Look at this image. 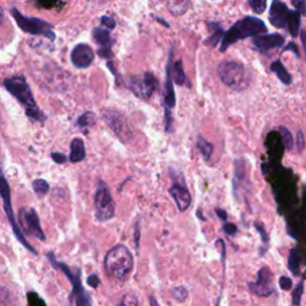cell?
<instances>
[{
  "instance_id": "obj_1",
  "label": "cell",
  "mask_w": 306,
  "mask_h": 306,
  "mask_svg": "<svg viewBox=\"0 0 306 306\" xmlns=\"http://www.w3.org/2000/svg\"><path fill=\"white\" fill-rule=\"evenodd\" d=\"M266 31L267 25L262 19L254 17V16H247V17L236 22L226 33H224L221 46H220V52H225L230 46L237 43L238 41L248 37L260 36Z\"/></svg>"
},
{
  "instance_id": "obj_2",
  "label": "cell",
  "mask_w": 306,
  "mask_h": 306,
  "mask_svg": "<svg viewBox=\"0 0 306 306\" xmlns=\"http://www.w3.org/2000/svg\"><path fill=\"white\" fill-rule=\"evenodd\" d=\"M4 85L10 94L14 95L16 100L21 102L25 107L28 117L34 121H44L46 116L38 109L36 101H35L30 86L23 75H14L4 81Z\"/></svg>"
},
{
  "instance_id": "obj_3",
  "label": "cell",
  "mask_w": 306,
  "mask_h": 306,
  "mask_svg": "<svg viewBox=\"0 0 306 306\" xmlns=\"http://www.w3.org/2000/svg\"><path fill=\"white\" fill-rule=\"evenodd\" d=\"M133 255L129 249L122 244L110 249L104 257L105 273L120 281H123L129 276L133 270Z\"/></svg>"
},
{
  "instance_id": "obj_4",
  "label": "cell",
  "mask_w": 306,
  "mask_h": 306,
  "mask_svg": "<svg viewBox=\"0 0 306 306\" xmlns=\"http://www.w3.org/2000/svg\"><path fill=\"white\" fill-rule=\"evenodd\" d=\"M48 260L50 261L52 266L56 269H60L65 274L67 279L71 281L72 291L69 294V306H92V298L89 294L82 283V274L79 269H71L66 263L59 262L55 260L54 255L49 253L47 255Z\"/></svg>"
},
{
  "instance_id": "obj_5",
  "label": "cell",
  "mask_w": 306,
  "mask_h": 306,
  "mask_svg": "<svg viewBox=\"0 0 306 306\" xmlns=\"http://www.w3.org/2000/svg\"><path fill=\"white\" fill-rule=\"evenodd\" d=\"M218 74L222 84L234 91H244L250 85L248 69L238 61H222L218 67Z\"/></svg>"
},
{
  "instance_id": "obj_6",
  "label": "cell",
  "mask_w": 306,
  "mask_h": 306,
  "mask_svg": "<svg viewBox=\"0 0 306 306\" xmlns=\"http://www.w3.org/2000/svg\"><path fill=\"white\" fill-rule=\"evenodd\" d=\"M300 14L296 10L292 11L282 2L272 3L269 10V21L275 28H287L292 37H296L300 33Z\"/></svg>"
},
{
  "instance_id": "obj_7",
  "label": "cell",
  "mask_w": 306,
  "mask_h": 306,
  "mask_svg": "<svg viewBox=\"0 0 306 306\" xmlns=\"http://www.w3.org/2000/svg\"><path fill=\"white\" fill-rule=\"evenodd\" d=\"M11 14L14 16L16 23L24 33L31 35H40L49 38L50 41L55 40V33L53 31V25L41 18L36 17H27L18 11L17 9H12Z\"/></svg>"
},
{
  "instance_id": "obj_8",
  "label": "cell",
  "mask_w": 306,
  "mask_h": 306,
  "mask_svg": "<svg viewBox=\"0 0 306 306\" xmlns=\"http://www.w3.org/2000/svg\"><path fill=\"white\" fill-rule=\"evenodd\" d=\"M0 196L3 197V200H4V209L6 215H8L9 222L12 226V230H14L16 237L19 242H21L22 244L24 245L25 248L28 249L30 253H33L34 255L37 254V251L35 250V249L31 247L30 244L28 243V241L25 239L23 232H22L21 227H19L18 222L16 221V218L14 215V209H12V202H11V191H10V186L8 183V181H6V178L4 176V174H3L2 169H0Z\"/></svg>"
},
{
  "instance_id": "obj_9",
  "label": "cell",
  "mask_w": 306,
  "mask_h": 306,
  "mask_svg": "<svg viewBox=\"0 0 306 306\" xmlns=\"http://www.w3.org/2000/svg\"><path fill=\"white\" fill-rule=\"evenodd\" d=\"M95 210L98 221H108L115 215V205L109 188L103 181L98 182L95 193Z\"/></svg>"
},
{
  "instance_id": "obj_10",
  "label": "cell",
  "mask_w": 306,
  "mask_h": 306,
  "mask_svg": "<svg viewBox=\"0 0 306 306\" xmlns=\"http://www.w3.org/2000/svg\"><path fill=\"white\" fill-rule=\"evenodd\" d=\"M128 88L136 97L148 100L157 90L158 81L152 73H143L141 76H132L128 81Z\"/></svg>"
},
{
  "instance_id": "obj_11",
  "label": "cell",
  "mask_w": 306,
  "mask_h": 306,
  "mask_svg": "<svg viewBox=\"0 0 306 306\" xmlns=\"http://www.w3.org/2000/svg\"><path fill=\"white\" fill-rule=\"evenodd\" d=\"M103 119L111 130L116 134L117 138L122 140L123 142L129 141L133 138L132 127L129 126L128 121L122 114L116 110H107L103 115Z\"/></svg>"
},
{
  "instance_id": "obj_12",
  "label": "cell",
  "mask_w": 306,
  "mask_h": 306,
  "mask_svg": "<svg viewBox=\"0 0 306 306\" xmlns=\"http://www.w3.org/2000/svg\"><path fill=\"white\" fill-rule=\"evenodd\" d=\"M18 225L21 227L22 232L29 236L44 241L46 236H44L42 227L40 225V219L33 208H22L19 210V220Z\"/></svg>"
},
{
  "instance_id": "obj_13",
  "label": "cell",
  "mask_w": 306,
  "mask_h": 306,
  "mask_svg": "<svg viewBox=\"0 0 306 306\" xmlns=\"http://www.w3.org/2000/svg\"><path fill=\"white\" fill-rule=\"evenodd\" d=\"M273 280L274 275L272 270L268 267H262L258 270L256 281L249 283V287L254 294L258 296H269L274 293Z\"/></svg>"
},
{
  "instance_id": "obj_14",
  "label": "cell",
  "mask_w": 306,
  "mask_h": 306,
  "mask_svg": "<svg viewBox=\"0 0 306 306\" xmlns=\"http://www.w3.org/2000/svg\"><path fill=\"white\" fill-rule=\"evenodd\" d=\"M283 43H285V37L280 34L260 35L253 38L254 49L260 53H267L269 50L276 49L282 47Z\"/></svg>"
},
{
  "instance_id": "obj_15",
  "label": "cell",
  "mask_w": 306,
  "mask_h": 306,
  "mask_svg": "<svg viewBox=\"0 0 306 306\" xmlns=\"http://www.w3.org/2000/svg\"><path fill=\"white\" fill-rule=\"evenodd\" d=\"M95 53L88 44L81 43L73 48L71 53V61L76 68H86L94 61Z\"/></svg>"
},
{
  "instance_id": "obj_16",
  "label": "cell",
  "mask_w": 306,
  "mask_h": 306,
  "mask_svg": "<svg viewBox=\"0 0 306 306\" xmlns=\"http://www.w3.org/2000/svg\"><path fill=\"white\" fill-rule=\"evenodd\" d=\"M169 193H170L172 199L175 200V202H176L178 209H180L181 212H186V210L189 208L191 205V195L189 190H188L183 184H172L170 189H169Z\"/></svg>"
},
{
  "instance_id": "obj_17",
  "label": "cell",
  "mask_w": 306,
  "mask_h": 306,
  "mask_svg": "<svg viewBox=\"0 0 306 306\" xmlns=\"http://www.w3.org/2000/svg\"><path fill=\"white\" fill-rule=\"evenodd\" d=\"M172 57H174V49H171L170 55H169L168 65H167V84H165V108L167 109H172L176 105V96H175V89L172 84L171 76V66H172Z\"/></svg>"
},
{
  "instance_id": "obj_18",
  "label": "cell",
  "mask_w": 306,
  "mask_h": 306,
  "mask_svg": "<svg viewBox=\"0 0 306 306\" xmlns=\"http://www.w3.org/2000/svg\"><path fill=\"white\" fill-rule=\"evenodd\" d=\"M207 27L209 28L210 35L208 38L205 41V43L207 46L214 48L216 44H218L220 41L222 40V36H224V30H222V27L219 23H215V22H208L207 23Z\"/></svg>"
},
{
  "instance_id": "obj_19",
  "label": "cell",
  "mask_w": 306,
  "mask_h": 306,
  "mask_svg": "<svg viewBox=\"0 0 306 306\" xmlns=\"http://www.w3.org/2000/svg\"><path fill=\"white\" fill-rule=\"evenodd\" d=\"M86 157L85 145L82 139L75 138L71 142V155H69V161L72 163H78L84 161Z\"/></svg>"
},
{
  "instance_id": "obj_20",
  "label": "cell",
  "mask_w": 306,
  "mask_h": 306,
  "mask_svg": "<svg viewBox=\"0 0 306 306\" xmlns=\"http://www.w3.org/2000/svg\"><path fill=\"white\" fill-rule=\"evenodd\" d=\"M94 40L102 47L101 49H110L113 44V38L110 36L109 30L103 28H96L94 30Z\"/></svg>"
},
{
  "instance_id": "obj_21",
  "label": "cell",
  "mask_w": 306,
  "mask_h": 306,
  "mask_svg": "<svg viewBox=\"0 0 306 306\" xmlns=\"http://www.w3.org/2000/svg\"><path fill=\"white\" fill-rule=\"evenodd\" d=\"M270 69L272 72L275 73L279 78V81L283 83L285 85H291L292 84V75L289 74V72L287 71L286 67L283 66V63L280 61V60H276V61L272 62L270 65Z\"/></svg>"
},
{
  "instance_id": "obj_22",
  "label": "cell",
  "mask_w": 306,
  "mask_h": 306,
  "mask_svg": "<svg viewBox=\"0 0 306 306\" xmlns=\"http://www.w3.org/2000/svg\"><path fill=\"white\" fill-rule=\"evenodd\" d=\"M171 76L177 85H184L187 83V75L184 73L181 60H177L174 63V67L171 66Z\"/></svg>"
},
{
  "instance_id": "obj_23",
  "label": "cell",
  "mask_w": 306,
  "mask_h": 306,
  "mask_svg": "<svg viewBox=\"0 0 306 306\" xmlns=\"http://www.w3.org/2000/svg\"><path fill=\"white\" fill-rule=\"evenodd\" d=\"M196 147L201 153H202V156L205 157V159H209L210 157H212L213 151H214V146H213V143L207 141V140L203 139L202 136H197Z\"/></svg>"
},
{
  "instance_id": "obj_24",
  "label": "cell",
  "mask_w": 306,
  "mask_h": 306,
  "mask_svg": "<svg viewBox=\"0 0 306 306\" xmlns=\"http://www.w3.org/2000/svg\"><path fill=\"white\" fill-rule=\"evenodd\" d=\"M288 269L291 270L295 276L300 275V257H299L298 251L294 250V249L289 251Z\"/></svg>"
},
{
  "instance_id": "obj_25",
  "label": "cell",
  "mask_w": 306,
  "mask_h": 306,
  "mask_svg": "<svg viewBox=\"0 0 306 306\" xmlns=\"http://www.w3.org/2000/svg\"><path fill=\"white\" fill-rule=\"evenodd\" d=\"M189 2H170L168 3V10L174 16H182L189 9Z\"/></svg>"
},
{
  "instance_id": "obj_26",
  "label": "cell",
  "mask_w": 306,
  "mask_h": 306,
  "mask_svg": "<svg viewBox=\"0 0 306 306\" xmlns=\"http://www.w3.org/2000/svg\"><path fill=\"white\" fill-rule=\"evenodd\" d=\"M33 188L37 196L43 197L48 193V190H49V184L44 180H35L33 182Z\"/></svg>"
},
{
  "instance_id": "obj_27",
  "label": "cell",
  "mask_w": 306,
  "mask_h": 306,
  "mask_svg": "<svg viewBox=\"0 0 306 306\" xmlns=\"http://www.w3.org/2000/svg\"><path fill=\"white\" fill-rule=\"evenodd\" d=\"M302 292H304V280L298 282V285L295 286V288L292 292V304L294 306H299L301 302V296Z\"/></svg>"
},
{
  "instance_id": "obj_28",
  "label": "cell",
  "mask_w": 306,
  "mask_h": 306,
  "mask_svg": "<svg viewBox=\"0 0 306 306\" xmlns=\"http://www.w3.org/2000/svg\"><path fill=\"white\" fill-rule=\"evenodd\" d=\"M117 306H139L138 296L134 294L133 292H127L126 294H123L122 298H121Z\"/></svg>"
},
{
  "instance_id": "obj_29",
  "label": "cell",
  "mask_w": 306,
  "mask_h": 306,
  "mask_svg": "<svg viewBox=\"0 0 306 306\" xmlns=\"http://www.w3.org/2000/svg\"><path fill=\"white\" fill-rule=\"evenodd\" d=\"M95 123H96V116L94 113H90V111L83 114L78 119V126L81 127H91L94 126Z\"/></svg>"
},
{
  "instance_id": "obj_30",
  "label": "cell",
  "mask_w": 306,
  "mask_h": 306,
  "mask_svg": "<svg viewBox=\"0 0 306 306\" xmlns=\"http://www.w3.org/2000/svg\"><path fill=\"white\" fill-rule=\"evenodd\" d=\"M27 300H28V306H47L46 301H44L36 292L33 291L27 293Z\"/></svg>"
},
{
  "instance_id": "obj_31",
  "label": "cell",
  "mask_w": 306,
  "mask_h": 306,
  "mask_svg": "<svg viewBox=\"0 0 306 306\" xmlns=\"http://www.w3.org/2000/svg\"><path fill=\"white\" fill-rule=\"evenodd\" d=\"M280 132H281V135H282V141H283V145H285L286 149H288V151H292L293 148V136L291 132H289L288 129L286 128V127H281L280 128Z\"/></svg>"
},
{
  "instance_id": "obj_32",
  "label": "cell",
  "mask_w": 306,
  "mask_h": 306,
  "mask_svg": "<svg viewBox=\"0 0 306 306\" xmlns=\"http://www.w3.org/2000/svg\"><path fill=\"white\" fill-rule=\"evenodd\" d=\"M249 6L253 9L254 12L261 15L263 14L264 10L267 8V2L266 0H250V2H249Z\"/></svg>"
},
{
  "instance_id": "obj_33",
  "label": "cell",
  "mask_w": 306,
  "mask_h": 306,
  "mask_svg": "<svg viewBox=\"0 0 306 306\" xmlns=\"http://www.w3.org/2000/svg\"><path fill=\"white\" fill-rule=\"evenodd\" d=\"M172 295H174V298L176 299V300L183 301L188 296V291L186 287L183 286L174 287V288H172Z\"/></svg>"
},
{
  "instance_id": "obj_34",
  "label": "cell",
  "mask_w": 306,
  "mask_h": 306,
  "mask_svg": "<svg viewBox=\"0 0 306 306\" xmlns=\"http://www.w3.org/2000/svg\"><path fill=\"white\" fill-rule=\"evenodd\" d=\"M279 285L283 289V291H289L293 286L292 279H289L288 276H281L279 279Z\"/></svg>"
},
{
  "instance_id": "obj_35",
  "label": "cell",
  "mask_w": 306,
  "mask_h": 306,
  "mask_svg": "<svg viewBox=\"0 0 306 306\" xmlns=\"http://www.w3.org/2000/svg\"><path fill=\"white\" fill-rule=\"evenodd\" d=\"M101 23L103 27H105L107 30H111V29L116 27V22H115V19L108 17V16H103V17L101 18Z\"/></svg>"
},
{
  "instance_id": "obj_36",
  "label": "cell",
  "mask_w": 306,
  "mask_h": 306,
  "mask_svg": "<svg viewBox=\"0 0 306 306\" xmlns=\"http://www.w3.org/2000/svg\"><path fill=\"white\" fill-rule=\"evenodd\" d=\"M292 4L296 9L299 14L306 15V2L305 0H293Z\"/></svg>"
},
{
  "instance_id": "obj_37",
  "label": "cell",
  "mask_w": 306,
  "mask_h": 306,
  "mask_svg": "<svg viewBox=\"0 0 306 306\" xmlns=\"http://www.w3.org/2000/svg\"><path fill=\"white\" fill-rule=\"evenodd\" d=\"M255 227L257 228L258 234L261 235V238H262V242L264 244H267L268 242H269V237H268L266 230H264V227L261 224H258V222H255Z\"/></svg>"
},
{
  "instance_id": "obj_38",
  "label": "cell",
  "mask_w": 306,
  "mask_h": 306,
  "mask_svg": "<svg viewBox=\"0 0 306 306\" xmlns=\"http://www.w3.org/2000/svg\"><path fill=\"white\" fill-rule=\"evenodd\" d=\"M222 230H224L225 234L228 236H235L236 234H237V226H236L235 224H231V222H225Z\"/></svg>"
},
{
  "instance_id": "obj_39",
  "label": "cell",
  "mask_w": 306,
  "mask_h": 306,
  "mask_svg": "<svg viewBox=\"0 0 306 306\" xmlns=\"http://www.w3.org/2000/svg\"><path fill=\"white\" fill-rule=\"evenodd\" d=\"M52 159L55 163H57V164H63V163H66L67 157L65 155H62V153L53 152L52 153Z\"/></svg>"
},
{
  "instance_id": "obj_40",
  "label": "cell",
  "mask_w": 306,
  "mask_h": 306,
  "mask_svg": "<svg viewBox=\"0 0 306 306\" xmlns=\"http://www.w3.org/2000/svg\"><path fill=\"white\" fill-rule=\"evenodd\" d=\"M100 282V277H98V275H96V274H92V275L88 277V285L91 286L92 288H97Z\"/></svg>"
},
{
  "instance_id": "obj_41",
  "label": "cell",
  "mask_w": 306,
  "mask_h": 306,
  "mask_svg": "<svg viewBox=\"0 0 306 306\" xmlns=\"http://www.w3.org/2000/svg\"><path fill=\"white\" fill-rule=\"evenodd\" d=\"M171 123H172L171 113L170 110L165 108V130H167V132H170L171 130Z\"/></svg>"
},
{
  "instance_id": "obj_42",
  "label": "cell",
  "mask_w": 306,
  "mask_h": 306,
  "mask_svg": "<svg viewBox=\"0 0 306 306\" xmlns=\"http://www.w3.org/2000/svg\"><path fill=\"white\" fill-rule=\"evenodd\" d=\"M296 138H298V151L300 152L302 151V148H304V134H302L301 132H298V135H296Z\"/></svg>"
},
{
  "instance_id": "obj_43",
  "label": "cell",
  "mask_w": 306,
  "mask_h": 306,
  "mask_svg": "<svg viewBox=\"0 0 306 306\" xmlns=\"http://www.w3.org/2000/svg\"><path fill=\"white\" fill-rule=\"evenodd\" d=\"M215 213H216V215L220 218V220H222V221H226V220H227V213H226V210L221 209V208H216Z\"/></svg>"
},
{
  "instance_id": "obj_44",
  "label": "cell",
  "mask_w": 306,
  "mask_h": 306,
  "mask_svg": "<svg viewBox=\"0 0 306 306\" xmlns=\"http://www.w3.org/2000/svg\"><path fill=\"white\" fill-rule=\"evenodd\" d=\"M286 50H293V52L295 53L296 56H299V52H298V48H296L295 43H289L288 46H287L285 49H282V52H286Z\"/></svg>"
},
{
  "instance_id": "obj_45",
  "label": "cell",
  "mask_w": 306,
  "mask_h": 306,
  "mask_svg": "<svg viewBox=\"0 0 306 306\" xmlns=\"http://www.w3.org/2000/svg\"><path fill=\"white\" fill-rule=\"evenodd\" d=\"M38 5L40 6H43V8H52V6H59V5H65L63 3H61V4H59V3L54 2V3H38Z\"/></svg>"
},
{
  "instance_id": "obj_46",
  "label": "cell",
  "mask_w": 306,
  "mask_h": 306,
  "mask_svg": "<svg viewBox=\"0 0 306 306\" xmlns=\"http://www.w3.org/2000/svg\"><path fill=\"white\" fill-rule=\"evenodd\" d=\"M139 238H140V227H139V222L136 224V227H135V245L136 248H138L139 245Z\"/></svg>"
},
{
  "instance_id": "obj_47",
  "label": "cell",
  "mask_w": 306,
  "mask_h": 306,
  "mask_svg": "<svg viewBox=\"0 0 306 306\" xmlns=\"http://www.w3.org/2000/svg\"><path fill=\"white\" fill-rule=\"evenodd\" d=\"M300 37H301V43H302V46H304L305 55H306V31L305 30H301Z\"/></svg>"
},
{
  "instance_id": "obj_48",
  "label": "cell",
  "mask_w": 306,
  "mask_h": 306,
  "mask_svg": "<svg viewBox=\"0 0 306 306\" xmlns=\"http://www.w3.org/2000/svg\"><path fill=\"white\" fill-rule=\"evenodd\" d=\"M149 301H151V305H152V306H159L158 301L156 300V298H155V296H153V295L149 296ZM219 304H220V298L218 299V301H216V306H219Z\"/></svg>"
},
{
  "instance_id": "obj_49",
  "label": "cell",
  "mask_w": 306,
  "mask_h": 306,
  "mask_svg": "<svg viewBox=\"0 0 306 306\" xmlns=\"http://www.w3.org/2000/svg\"><path fill=\"white\" fill-rule=\"evenodd\" d=\"M156 19H157V22H159V23H162L163 25H164V27H167V28L170 27V24H169L168 22H165L164 19H163V18H159V17H157V18H156Z\"/></svg>"
},
{
  "instance_id": "obj_50",
  "label": "cell",
  "mask_w": 306,
  "mask_h": 306,
  "mask_svg": "<svg viewBox=\"0 0 306 306\" xmlns=\"http://www.w3.org/2000/svg\"><path fill=\"white\" fill-rule=\"evenodd\" d=\"M3 19H4V10H3L2 6H0V23L3 22Z\"/></svg>"
}]
</instances>
